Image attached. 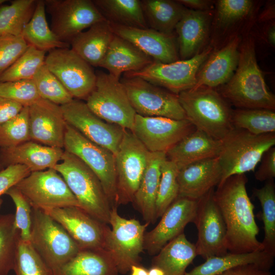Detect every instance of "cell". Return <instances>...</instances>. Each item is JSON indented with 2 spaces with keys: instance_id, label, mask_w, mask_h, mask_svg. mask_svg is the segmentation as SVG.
<instances>
[{
  "instance_id": "obj_1",
  "label": "cell",
  "mask_w": 275,
  "mask_h": 275,
  "mask_svg": "<svg viewBox=\"0 0 275 275\" xmlns=\"http://www.w3.org/2000/svg\"><path fill=\"white\" fill-rule=\"evenodd\" d=\"M248 179L244 174L229 177L217 186L213 198L222 214L227 230V248L232 253L263 250L257 237L259 228L254 206L246 191Z\"/></svg>"
},
{
  "instance_id": "obj_2",
  "label": "cell",
  "mask_w": 275,
  "mask_h": 275,
  "mask_svg": "<svg viewBox=\"0 0 275 275\" xmlns=\"http://www.w3.org/2000/svg\"><path fill=\"white\" fill-rule=\"evenodd\" d=\"M219 91L229 103L239 108L274 110L275 97L268 89L258 65L252 36H243L237 68Z\"/></svg>"
},
{
  "instance_id": "obj_3",
  "label": "cell",
  "mask_w": 275,
  "mask_h": 275,
  "mask_svg": "<svg viewBox=\"0 0 275 275\" xmlns=\"http://www.w3.org/2000/svg\"><path fill=\"white\" fill-rule=\"evenodd\" d=\"M178 96L186 119L196 129L217 140H223L233 129L232 109L214 89L193 88L181 92Z\"/></svg>"
},
{
  "instance_id": "obj_4",
  "label": "cell",
  "mask_w": 275,
  "mask_h": 275,
  "mask_svg": "<svg viewBox=\"0 0 275 275\" xmlns=\"http://www.w3.org/2000/svg\"><path fill=\"white\" fill-rule=\"evenodd\" d=\"M53 169L64 178L82 209L108 224L112 206L95 174L79 158L64 150Z\"/></svg>"
},
{
  "instance_id": "obj_5",
  "label": "cell",
  "mask_w": 275,
  "mask_h": 275,
  "mask_svg": "<svg viewBox=\"0 0 275 275\" xmlns=\"http://www.w3.org/2000/svg\"><path fill=\"white\" fill-rule=\"evenodd\" d=\"M218 156L222 170L219 184L230 176L254 171L264 153L275 145V133L260 135L233 127L221 140Z\"/></svg>"
},
{
  "instance_id": "obj_6",
  "label": "cell",
  "mask_w": 275,
  "mask_h": 275,
  "mask_svg": "<svg viewBox=\"0 0 275 275\" xmlns=\"http://www.w3.org/2000/svg\"><path fill=\"white\" fill-rule=\"evenodd\" d=\"M30 242L52 271L80 250L65 229L44 211L32 208Z\"/></svg>"
},
{
  "instance_id": "obj_7",
  "label": "cell",
  "mask_w": 275,
  "mask_h": 275,
  "mask_svg": "<svg viewBox=\"0 0 275 275\" xmlns=\"http://www.w3.org/2000/svg\"><path fill=\"white\" fill-rule=\"evenodd\" d=\"M94 87L86 100L90 109L104 121L132 130L136 113L120 79L96 72Z\"/></svg>"
},
{
  "instance_id": "obj_8",
  "label": "cell",
  "mask_w": 275,
  "mask_h": 275,
  "mask_svg": "<svg viewBox=\"0 0 275 275\" xmlns=\"http://www.w3.org/2000/svg\"><path fill=\"white\" fill-rule=\"evenodd\" d=\"M117 206L112 207L105 249L111 254L119 273L126 274L133 265H140L144 249L145 231L149 224H142L135 218L127 219L118 212Z\"/></svg>"
},
{
  "instance_id": "obj_9",
  "label": "cell",
  "mask_w": 275,
  "mask_h": 275,
  "mask_svg": "<svg viewBox=\"0 0 275 275\" xmlns=\"http://www.w3.org/2000/svg\"><path fill=\"white\" fill-rule=\"evenodd\" d=\"M64 149L79 158L95 174L112 207H118L115 154L89 140L67 123Z\"/></svg>"
},
{
  "instance_id": "obj_10",
  "label": "cell",
  "mask_w": 275,
  "mask_h": 275,
  "mask_svg": "<svg viewBox=\"0 0 275 275\" xmlns=\"http://www.w3.org/2000/svg\"><path fill=\"white\" fill-rule=\"evenodd\" d=\"M120 81L136 114L186 119L178 95L136 76L124 75Z\"/></svg>"
},
{
  "instance_id": "obj_11",
  "label": "cell",
  "mask_w": 275,
  "mask_h": 275,
  "mask_svg": "<svg viewBox=\"0 0 275 275\" xmlns=\"http://www.w3.org/2000/svg\"><path fill=\"white\" fill-rule=\"evenodd\" d=\"M15 186L32 208L43 211L68 206L81 208L64 178L53 169L31 172Z\"/></svg>"
},
{
  "instance_id": "obj_12",
  "label": "cell",
  "mask_w": 275,
  "mask_h": 275,
  "mask_svg": "<svg viewBox=\"0 0 275 275\" xmlns=\"http://www.w3.org/2000/svg\"><path fill=\"white\" fill-rule=\"evenodd\" d=\"M149 152L131 130L125 129L115 154L118 206L132 202Z\"/></svg>"
},
{
  "instance_id": "obj_13",
  "label": "cell",
  "mask_w": 275,
  "mask_h": 275,
  "mask_svg": "<svg viewBox=\"0 0 275 275\" xmlns=\"http://www.w3.org/2000/svg\"><path fill=\"white\" fill-rule=\"evenodd\" d=\"M212 51L209 44L188 59L169 63L154 61L142 70L123 75L140 77L178 95L195 86L199 69Z\"/></svg>"
},
{
  "instance_id": "obj_14",
  "label": "cell",
  "mask_w": 275,
  "mask_h": 275,
  "mask_svg": "<svg viewBox=\"0 0 275 275\" xmlns=\"http://www.w3.org/2000/svg\"><path fill=\"white\" fill-rule=\"evenodd\" d=\"M44 1L51 30L61 41L69 44L78 34L105 20L92 0Z\"/></svg>"
},
{
  "instance_id": "obj_15",
  "label": "cell",
  "mask_w": 275,
  "mask_h": 275,
  "mask_svg": "<svg viewBox=\"0 0 275 275\" xmlns=\"http://www.w3.org/2000/svg\"><path fill=\"white\" fill-rule=\"evenodd\" d=\"M45 65L74 99L86 100L93 89L96 72L70 47L47 52Z\"/></svg>"
},
{
  "instance_id": "obj_16",
  "label": "cell",
  "mask_w": 275,
  "mask_h": 275,
  "mask_svg": "<svg viewBox=\"0 0 275 275\" xmlns=\"http://www.w3.org/2000/svg\"><path fill=\"white\" fill-rule=\"evenodd\" d=\"M214 189L197 200L193 222L198 230V239L195 244L197 255L205 260L228 252L226 227L213 198Z\"/></svg>"
},
{
  "instance_id": "obj_17",
  "label": "cell",
  "mask_w": 275,
  "mask_h": 275,
  "mask_svg": "<svg viewBox=\"0 0 275 275\" xmlns=\"http://www.w3.org/2000/svg\"><path fill=\"white\" fill-rule=\"evenodd\" d=\"M61 106L68 124L89 140L107 149L115 155L125 129L101 119L80 100L73 99Z\"/></svg>"
},
{
  "instance_id": "obj_18",
  "label": "cell",
  "mask_w": 275,
  "mask_h": 275,
  "mask_svg": "<svg viewBox=\"0 0 275 275\" xmlns=\"http://www.w3.org/2000/svg\"><path fill=\"white\" fill-rule=\"evenodd\" d=\"M196 129L187 119L136 114L131 131L150 152H167Z\"/></svg>"
},
{
  "instance_id": "obj_19",
  "label": "cell",
  "mask_w": 275,
  "mask_h": 275,
  "mask_svg": "<svg viewBox=\"0 0 275 275\" xmlns=\"http://www.w3.org/2000/svg\"><path fill=\"white\" fill-rule=\"evenodd\" d=\"M59 223L80 250L105 249L108 224L95 218L81 208L68 206L44 210Z\"/></svg>"
},
{
  "instance_id": "obj_20",
  "label": "cell",
  "mask_w": 275,
  "mask_h": 275,
  "mask_svg": "<svg viewBox=\"0 0 275 275\" xmlns=\"http://www.w3.org/2000/svg\"><path fill=\"white\" fill-rule=\"evenodd\" d=\"M197 201L178 197L165 210L158 224L144 236V249L149 255H156L170 241L183 232L193 223Z\"/></svg>"
},
{
  "instance_id": "obj_21",
  "label": "cell",
  "mask_w": 275,
  "mask_h": 275,
  "mask_svg": "<svg viewBox=\"0 0 275 275\" xmlns=\"http://www.w3.org/2000/svg\"><path fill=\"white\" fill-rule=\"evenodd\" d=\"M30 139L64 148L67 123L60 105L41 98L29 106Z\"/></svg>"
},
{
  "instance_id": "obj_22",
  "label": "cell",
  "mask_w": 275,
  "mask_h": 275,
  "mask_svg": "<svg viewBox=\"0 0 275 275\" xmlns=\"http://www.w3.org/2000/svg\"><path fill=\"white\" fill-rule=\"evenodd\" d=\"M211 28V43L217 49L231 38L240 36L239 29L253 17L256 3L250 0H218Z\"/></svg>"
},
{
  "instance_id": "obj_23",
  "label": "cell",
  "mask_w": 275,
  "mask_h": 275,
  "mask_svg": "<svg viewBox=\"0 0 275 275\" xmlns=\"http://www.w3.org/2000/svg\"><path fill=\"white\" fill-rule=\"evenodd\" d=\"M109 24L115 35L133 44L154 62L169 63L179 60L174 34H166L150 28Z\"/></svg>"
},
{
  "instance_id": "obj_24",
  "label": "cell",
  "mask_w": 275,
  "mask_h": 275,
  "mask_svg": "<svg viewBox=\"0 0 275 275\" xmlns=\"http://www.w3.org/2000/svg\"><path fill=\"white\" fill-rule=\"evenodd\" d=\"M242 38L241 36H234L221 47L213 50L199 69L193 88L214 89L231 78L238 65Z\"/></svg>"
},
{
  "instance_id": "obj_25",
  "label": "cell",
  "mask_w": 275,
  "mask_h": 275,
  "mask_svg": "<svg viewBox=\"0 0 275 275\" xmlns=\"http://www.w3.org/2000/svg\"><path fill=\"white\" fill-rule=\"evenodd\" d=\"M213 13L212 10L185 8L175 30L181 60L188 59L204 49L210 35Z\"/></svg>"
},
{
  "instance_id": "obj_26",
  "label": "cell",
  "mask_w": 275,
  "mask_h": 275,
  "mask_svg": "<svg viewBox=\"0 0 275 275\" xmlns=\"http://www.w3.org/2000/svg\"><path fill=\"white\" fill-rule=\"evenodd\" d=\"M222 176L218 157L189 164L178 173V197L197 201L217 186Z\"/></svg>"
},
{
  "instance_id": "obj_27",
  "label": "cell",
  "mask_w": 275,
  "mask_h": 275,
  "mask_svg": "<svg viewBox=\"0 0 275 275\" xmlns=\"http://www.w3.org/2000/svg\"><path fill=\"white\" fill-rule=\"evenodd\" d=\"M64 150L30 140L14 147L0 149V164L4 167L22 165L31 172L53 169L61 161Z\"/></svg>"
},
{
  "instance_id": "obj_28",
  "label": "cell",
  "mask_w": 275,
  "mask_h": 275,
  "mask_svg": "<svg viewBox=\"0 0 275 275\" xmlns=\"http://www.w3.org/2000/svg\"><path fill=\"white\" fill-rule=\"evenodd\" d=\"M221 145V140L196 129L168 150L166 156L179 170L193 163L218 157Z\"/></svg>"
},
{
  "instance_id": "obj_29",
  "label": "cell",
  "mask_w": 275,
  "mask_h": 275,
  "mask_svg": "<svg viewBox=\"0 0 275 275\" xmlns=\"http://www.w3.org/2000/svg\"><path fill=\"white\" fill-rule=\"evenodd\" d=\"M166 159V152H149L146 168L132 202L149 225L154 224L157 219L156 201L161 167Z\"/></svg>"
},
{
  "instance_id": "obj_30",
  "label": "cell",
  "mask_w": 275,
  "mask_h": 275,
  "mask_svg": "<svg viewBox=\"0 0 275 275\" xmlns=\"http://www.w3.org/2000/svg\"><path fill=\"white\" fill-rule=\"evenodd\" d=\"M153 62L133 44L114 34L99 67L120 78L122 73L139 71Z\"/></svg>"
},
{
  "instance_id": "obj_31",
  "label": "cell",
  "mask_w": 275,
  "mask_h": 275,
  "mask_svg": "<svg viewBox=\"0 0 275 275\" xmlns=\"http://www.w3.org/2000/svg\"><path fill=\"white\" fill-rule=\"evenodd\" d=\"M114 35L107 20L99 21L74 37L70 47L92 67H99Z\"/></svg>"
},
{
  "instance_id": "obj_32",
  "label": "cell",
  "mask_w": 275,
  "mask_h": 275,
  "mask_svg": "<svg viewBox=\"0 0 275 275\" xmlns=\"http://www.w3.org/2000/svg\"><path fill=\"white\" fill-rule=\"evenodd\" d=\"M52 275H119L109 253L104 249L80 250Z\"/></svg>"
},
{
  "instance_id": "obj_33",
  "label": "cell",
  "mask_w": 275,
  "mask_h": 275,
  "mask_svg": "<svg viewBox=\"0 0 275 275\" xmlns=\"http://www.w3.org/2000/svg\"><path fill=\"white\" fill-rule=\"evenodd\" d=\"M197 256L195 244L182 233L155 255L151 266L160 268L165 275H185L186 268Z\"/></svg>"
},
{
  "instance_id": "obj_34",
  "label": "cell",
  "mask_w": 275,
  "mask_h": 275,
  "mask_svg": "<svg viewBox=\"0 0 275 275\" xmlns=\"http://www.w3.org/2000/svg\"><path fill=\"white\" fill-rule=\"evenodd\" d=\"M274 257V255L263 250L242 254L228 252L225 255L207 259L185 275H217L231 268L248 264H256L269 270L273 265Z\"/></svg>"
},
{
  "instance_id": "obj_35",
  "label": "cell",
  "mask_w": 275,
  "mask_h": 275,
  "mask_svg": "<svg viewBox=\"0 0 275 275\" xmlns=\"http://www.w3.org/2000/svg\"><path fill=\"white\" fill-rule=\"evenodd\" d=\"M21 36L29 45L46 53L57 48L70 47V44L61 41L49 26L44 0H37L34 14L23 29Z\"/></svg>"
},
{
  "instance_id": "obj_36",
  "label": "cell",
  "mask_w": 275,
  "mask_h": 275,
  "mask_svg": "<svg viewBox=\"0 0 275 275\" xmlns=\"http://www.w3.org/2000/svg\"><path fill=\"white\" fill-rule=\"evenodd\" d=\"M141 3L148 28L166 34H174L185 7L177 1L142 0Z\"/></svg>"
},
{
  "instance_id": "obj_37",
  "label": "cell",
  "mask_w": 275,
  "mask_h": 275,
  "mask_svg": "<svg viewBox=\"0 0 275 275\" xmlns=\"http://www.w3.org/2000/svg\"><path fill=\"white\" fill-rule=\"evenodd\" d=\"M109 23L131 28H148L141 1L92 0Z\"/></svg>"
},
{
  "instance_id": "obj_38",
  "label": "cell",
  "mask_w": 275,
  "mask_h": 275,
  "mask_svg": "<svg viewBox=\"0 0 275 275\" xmlns=\"http://www.w3.org/2000/svg\"><path fill=\"white\" fill-rule=\"evenodd\" d=\"M37 0H14L9 5L0 7V34L21 35L31 20Z\"/></svg>"
},
{
  "instance_id": "obj_39",
  "label": "cell",
  "mask_w": 275,
  "mask_h": 275,
  "mask_svg": "<svg viewBox=\"0 0 275 275\" xmlns=\"http://www.w3.org/2000/svg\"><path fill=\"white\" fill-rule=\"evenodd\" d=\"M254 195L259 201L263 223L264 238L261 242L263 251L275 255V184L273 179L261 188L253 189Z\"/></svg>"
},
{
  "instance_id": "obj_40",
  "label": "cell",
  "mask_w": 275,
  "mask_h": 275,
  "mask_svg": "<svg viewBox=\"0 0 275 275\" xmlns=\"http://www.w3.org/2000/svg\"><path fill=\"white\" fill-rule=\"evenodd\" d=\"M231 122L233 127L256 135L275 132V113L272 110L238 108L232 110Z\"/></svg>"
},
{
  "instance_id": "obj_41",
  "label": "cell",
  "mask_w": 275,
  "mask_h": 275,
  "mask_svg": "<svg viewBox=\"0 0 275 275\" xmlns=\"http://www.w3.org/2000/svg\"><path fill=\"white\" fill-rule=\"evenodd\" d=\"M46 52L29 45L15 62L0 75V82L33 79L45 64Z\"/></svg>"
},
{
  "instance_id": "obj_42",
  "label": "cell",
  "mask_w": 275,
  "mask_h": 275,
  "mask_svg": "<svg viewBox=\"0 0 275 275\" xmlns=\"http://www.w3.org/2000/svg\"><path fill=\"white\" fill-rule=\"evenodd\" d=\"M20 232L14 225V215L0 214V275L13 269Z\"/></svg>"
},
{
  "instance_id": "obj_43",
  "label": "cell",
  "mask_w": 275,
  "mask_h": 275,
  "mask_svg": "<svg viewBox=\"0 0 275 275\" xmlns=\"http://www.w3.org/2000/svg\"><path fill=\"white\" fill-rule=\"evenodd\" d=\"M16 275H52V270L30 242H18L13 269Z\"/></svg>"
},
{
  "instance_id": "obj_44",
  "label": "cell",
  "mask_w": 275,
  "mask_h": 275,
  "mask_svg": "<svg viewBox=\"0 0 275 275\" xmlns=\"http://www.w3.org/2000/svg\"><path fill=\"white\" fill-rule=\"evenodd\" d=\"M179 169L176 164L167 158L161 167V175L156 201L157 218L161 217L168 207L178 197L177 175Z\"/></svg>"
},
{
  "instance_id": "obj_45",
  "label": "cell",
  "mask_w": 275,
  "mask_h": 275,
  "mask_svg": "<svg viewBox=\"0 0 275 275\" xmlns=\"http://www.w3.org/2000/svg\"><path fill=\"white\" fill-rule=\"evenodd\" d=\"M33 80L42 99L60 106L69 103L74 99L45 64L38 70Z\"/></svg>"
},
{
  "instance_id": "obj_46",
  "label": "cell",
  "mask_w": 275,
  "mask_h": 275,
  "mask_svg": "<svg viewBox=\"0 0 275 275\" xmlns=\"http://www.w3.org/2000/svg\"><path fill=\"white\" fill-rule=\"evenodd\" d=\"M31 140L29 106L0 125V149L14 147Z\"/></svg>"
},
{
  "instance_id": "obj_47",
  "label": "cell",
  "mask_w": 275,
  "mask_h": 275,
  "mask_svg": "<svg viewBox=\"0 0 275 275\" xmlns=\"http://www.w3.org/2000/svg\"><path fill=\"white\" fill-rule=\"evenodd\" d=\"M0 96L23 106H30L41 98L33 79L0 82Z\"/></svg>"
},
{
  "instance_id": "obj_48",
  "label": "cell",
  "mask_w": 275,
  "mask_h": 275,
  "mask_svg": "<svg viewBox=\"0 0 275 275\" xmlns=\"http://www.w3.org/2000/svg\"><path fill=\"white\" fill-rule=\"evenodd\" d=\"M6 194L12 199L15 205L14 225L20 232V238L30 242L32 224L31 206L15 186L10 188Z\"/></svg>"
},
{
  "instance_id": "obj_49",
  "label": "cell",
  "mask_w": 275,
  "mask_h": 275,
  "mask_svg": "<svg viewBox=\"0 0 275 275\" xmlns=\"http://www.w3.org/2000/svg\"><path fill=\"white\" fill-rule=\"evenodd\" d=\"M28 46L21 35L0 36V75L15 62Z\"/></svg>"
},
{
  "instance_id": "obj_50",
  "label": "cell",
  "mask_w": 275,
  "mask_h": 275,
  "mask_svg": "<svg viewBox=\"0 0 275 275\" xmlns=\"http://www.w3.org/2000/svg\"><path fill=\"white\" fill-rule=\"evenodd\" d=\"M31 173L28 167L19 164L6 167L0 171V207L2 204L1 197Z\"/></svg>"
},
{
  "instance_id": "obj_51",
  "label": "cell",
  "mask_w": 275,
  "mask_h": 275,
  "mask_svg": "<svg viewBox=\"0 0 275 275\" xmlns=\"http://www.w3.org/2000/svg\"><path fill=\"white\" fill-rule=\"evenodd\" d=\"M261 164L255 173V178L260 181H268L275 177V148L266 151L260 160Z\"/></svg>"
},
{
  "instance_id": "obj_52",
  "label": "cell",
  "mask_w": 275,
  "mask_h": 275,
  "mask_svg": "<svg viewBox=\"0 0 275 275\" xmlns=\"http://www.w3.org/2000/svg\"><path fill=\"white\" fill-rule=\"evenodd\" d=\"M23 107L18 103L0 96V125L17 115Z\"/></svg>"
},
{
  "instance_id": "obj_53",
  "label": "cell",
  "mask_w": 275,
  "mask_h": 275,
  "mask_svg": "<svg viewBox=\"0 0 275 275\" xmlns=\"http://www.w3.org/2000/svg\"><path fill=\"white\" fill-rule=\"evenodd\" d=\"M217 275H272L268 270L254 264H248L231 268Z\"/></svg>"
},
{
  "instance_id": "obj_54",
  "label": "cell",
  "mask_w": 275,
  "mask_h": 275,
  "mask_svg": "<svg viewBox=\"0 0 275 275\" xmlns=\"http://www.w3.org/2000/svg\"><path fill=\"white\" fill-rule=\"evenodd\" d=\"M177 1L186 8L198 11L211 10L213 4L212 1L207 0H177Z\"/></svg>"
},
{
  "instance_id": "obj_55",
  "label": "cell",
  "mask_w": 275,
  "mask_h": 275,
  "mask_svg": "<svg viewBox=\"0 0 275 275\" xmlns=\"http://www.w3.org/2000/svg\"><path fill=\"white\" fill-rule=\"evenodd\" d=\"M265 37L268 43L272 46L275 45V25L273 21L266 29Z\"/></svg>"
},
{
  "instance_id": "obj_56",
  "label": "cell",
  "mask_w": 275,
  "mask_h": 275,
  "mask_svg": "<svg viewBox=\"0 0 275 275\" xmlns=\"http://www.w3.org/2000/svg\"><path fill=\"white\" fill-rule=\"evenodd\" d=\"M259 17V19L262 21H266L274 17V6L272 4L268 6Z\"/></svg>"
},
{
  "instance_id": "obj_57",
  "label": "cell",
  "mask_w": 275,
  "mask_h": 275,
  "mask_svg": "<svg viewBox=\"0 0 275 275\" xmlns=\"http://www.w3.org/2000/svg\"><path fill=\"white\" fill-rule=\"evenodd\" d=\"M130 275H148V269L140 265H133L130 268Z\"/></svg>"
},
{
  "instance_id": "obj_58",
  "label": "cell",
  "mask_w": 275,
  "mask_h": 275,
  "mask_svg": "<svg viewBox=\"0 0 275 275\" xmlns=\"http://www.w3.org/2000/svg\"><path fill=\"white\" fill-rule=\"evenodd\" d=\"M148 275H165V274L160 268L151 266L149 269H148Z\"/></svg>"
},
{
  "instance_id": "obj_59",
  "label": "cell",
  "mask_w": 275,
  "mask_h": 275,
  "mask_svg": "<svg viewBox=\"0 0 275 275\" xmlns=\"http://www.w3.org/2000/svg\"><path fill=\"white\" fill-rule=\"evenodd\" d=\"M6 1V0H0V5Z\"/></svg>"
},
{
  "instance_id": "obj_60",
  "label": "cell",
  "mask_w": 275,
  "mask_h": 275,
  "mask_svg": "<svg viewBox=\"0 0 275 275\" xmlns=\"http://www.w3.org/2000/svg\"><path fill=\"white\" fill-rule=\"evenodd\" d=\"M4 169V167L0 164V171Z\"/></svg>"
},
{
  "instance_id": "obj_61",
  "label": "cell",
  "mask_w": 275,
  "mask_h": 275,
  "mask_svg": "<svg viewBox=\"0 0 275 275\" xmlns=\"http://www.w3.org/2000/svg\"><path fill=\"white\" fill-rule=\"evenodd\" d=\"M1 36V34H0V36Z\"/></svg>"
}]
</instances>
